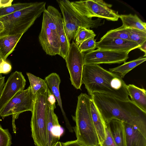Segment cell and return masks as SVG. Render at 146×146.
<instances>
[{
	"label": "cell",
	"mask_w": 146,
	"mask_h": 146,
	"mask_svg": "<svg viewBox=\"0 0 146 146\" xmlns=\"http://www.w3.org/2000/svg\"><path fill=\"white\" fill-rule=\"evenodd\" d=\"M106 136L105 140L100 144V146H117L110 133L105 125Z\"/></svg>",
	"instance_id": "4dcf8cb0"
},
{
	"label": "cell",
	"mask_w": 146,
	"mask_h": 146,
	"mask_svg": "<svg viewBox=\"0 0 146 146\" xmlns=\"http://www.w3.org/2000/svg\"><path fill=\"white\" fill-rule=\"evenodd\" d=\"M131 100L143 112L146 113V91L133 84L127 85Z\"/></svg>",
	"instance_id": "d6986e66"
},
{
	"label": "cell",
	"mask_w": 146,
	"mask_h": 146,
	"mask_svg": "<svg viewBox=\"0 0 146 146\" xmlns=\"http://www.w3.org/2000/svg\"><path fill=\"white\" fill-rule=\"evenodd\" d=\"M23 34L7 35L0 37V55L6 60L8 56L14 50Z\"/></svg>",
	"instance_id": "ac0fdd59"
},
{
	"label": "cell",
	"mask_w": 146,
	"mask_h": 146,
	"mask_svg": "<svg viewBox=\"0 0 146 146\" xmlns=\"http://www.w3.org/2000/svg\"><path fill=\"white\" fill-rule=\"evenodd\" d=\"M130 40L139 46L146 41V32L138 29L129 28Z\"/></svg>",
	"instance_id": "83f0119b"
},
{
	"label": "cell",
	"mask_w": 146,
	"mask_h": 146,
	"mask_svg": "<svg viewBox=\"0 0 146 146\" xmlns=\"http://www.w3.org/2000/svg\"><path fill=\"white\" fill-rule=\"evenodd\" d=\"M129 52L97 49L84 54V64H120L128 58Z\"/></svg>",
	"instance_id": "8fae6325"
},
{
	"label": "cell",
	"mask_w": 146,
	"mask_h": 146,
	"mask_svg": "<svg viewBox=\"0 0 146 146\" xmlns=\"http://www.w3.org/2000/svg\"><path fill=\"white\" fill-rule=\"evenodd\" d=\"M13 0H0V8L5 7L12 5Z\"/></svg>",
	"instance_id": "e575fe53"
},
{
	"label": "cell",
	"mask_w": 146,
	"mask_h": 146,
	"mask_svg": "<svg viewBox=\"0 0 146 146\" xmlns=\"http://www.w3.org/2000/svg\"><path fill=\"white\" fill-rule=\"evenodd\" d=\"M54 110L51 105L46 102V146H52L58 141L64 132L63 129L59 123Z\"/></svg>",
	"instance_id": "4fadbf2b"
},
{
	"label": "cell",
	"mask_w": 146,
	"mask_h": 146,
	"mask_svg": "<svg viewBox=\"0 0 146 146\" xmlns=\"http://www.w3.org/2000/svg\"><path fill=\"white\" fill-rule=\"evenodd\" d=\"M33 3H17L3 8H0V17H3L31 5Z\"/></svg>",
	"instance_id": "4316f807"
},
{
	"label": "cell",
	"mask_w": 146,
	"mask_h": 146,
	"mask_svg": "<svg viewBox=\"0 0 146 146\" xmlns=\"http://www.w3.org/2000/svg\"><path fill=\"white\" fill-rule=\"evenodd\" d=\"M44 80L48 88L57 101L58 105L60 108L65 119L67 128L70 127L71 126L66 117L62 106L59 91V85L61 80L59 75L56 73H52L46 77Z\"/></svg>",
	"instance_id": "e0dca14e"
},
{
	"label": "cell",
	"mask_w": 146,
	"mask_h": 146,
	"mask_svg": "<svg viewBox=\"0 0 146 146\" xmlns=\"http://www.w3.org/2000/svg\"><path fill=\"white\" fill-rule=\"evenodd\" d=\"M4 27L2 22L0 21V34L3 31Z\"/></svg>",
	"instance_id": "74e56055"
},
{
	"label": "cell",
	"mask_w": 146,
	"mask_h": 146,
	"mask_svg": "<svg viewBox=\"0 0 146 146\" xmlns=\"http://www.w3.org/2000/svg\"><path fill=\"white\" fill-rule=\"evenodd\" d=\"M90 96L81 93L78 97L76 110L73 119V127L76 140L85 146H100L97 132L91 116Z\"/></svg>",
	"instance_id": "3957f363"
},
{
	"label": "cell",
	"mask_w": 146,
	"mask_h": 146,
	"mask_svg": "<svg viewBox=\"0 0 146 146\" xmlns=\"http://www.w3.org/2000/svg\"><path fill=\"white\" fill-rule=\"evenodd\" d=\"M96 35L92 30L84 27H80L78 29L75 37V43L78 46L86 40L92 37H95Z\"/></svg>",
	"instance_id": "484cf974"
},
{
	"label": "cell",
	"mask_w": 146,
	"mask_h": 146,
	"mask_svg": "<svg viewBox=\"0 0 146 146\" xmlns=\"http://www.w3.org/2000/svg\"><path fill=\"white\" fill-rule=\"evenodd\" d=\"M46 97L47 103L52 106L54 109L56 108V99L48 87L46 91Z\"/></svg>",
	"instance_id": "d6a6232c"
},
{
	"label": "cell",
	"mask_w": 146,
	"mask_h": 146,
	"mask_svg": "<svg viewBox=\"0 0 146 146\" xmlns=\"http://www.w3.org/2000/svg\"><path fill=\"white\" fill-rule=\"evenodd\" d=\"M139 46L136 43L119 38H103L96 42L98 49L115 51H128L138 48Z\"/></svg>",
	"instance_id": "5bb4252c"
},
{
	"label": "cell",
	"mask_w": 146,
	"mask_h": 146,
	"mask_svg": "<svg viewBox=\"0 0 146 146\" xmlns=\"http://www.w3.org/2000/svg\"><path fill=\"white\" fill-rule=\"evenodd\" d=\"M26 83V80L22 72L16 71L11 74L0 96V112L19 92L24 90Z\"/></svg>",
	"instance_id": "7c38bea8"
},
{
	"label": "cell",
	"mask_w": 146,
	"mask_h": 146,
	"mask_svg": "<svg viewBox=\"0 0 146 146\" xmlns=\"http://www.w3.org/2000/svg\"><path fill=\"white\" fill-rule=\"evenodd\" d=\"M46 2H33L30 6L11 14L0 17L4 27L0 37L7 35H23L33 25L46 9Z\"/></svg>",
	"instance_id": "277c9868"
},
{
	"label": "cell",
	"mask_w": 146,
	"mask_h": 146,
	"mask_svg": "<svg viewBox=\"0 0 146 146\" xmlns=\"http://www.w3.org/2000/svg\"><path fill=\"white\" fill-rule=\"evenodd\" d=\"M90 96L104 121L117 119L137 127L146 134V113L131 100H123L98 93Z\"/></svg>",
	"instance_id": "6da1fadb"
},
{
	"label": "cell",
	"mask_w": 146,
	"mask_h": 146,
	"mask_svg": "<svg viewBox=\"0 0 146 146\" xmlns=\"http://www.w3.org/2000/svg\"><path fill=\"white\" fill-rule=\"evenodd\" d=\"M2 58H1V56L0 55V63L2 60ZM3 77L2 76V74H0V78H2Z\"/></svg>",
	"instance_id": "ab89813d"
},
{
	"label": "cell",
	"mask_w": 146,
	"mask_h": 146,
	"mask_svg": "<svg viewBox=\"0 0 146 146\" xmlns=\"http://www.w3.org/2000/svg\"><path fill=\"white\" fill-rule=\"evenodd\" d=\"M96 40L94 39V37H93L83 42L78 47L80 50L83 53L94 50L96 48Z\"/></svg>",
	"instance_id": "f1b7e54d"
},
{
	"label": "cell",
	"mask_w": 146,
	"mask_h": 146,
	"mask_svg": "<svg viewBox=\"0 0 146 146\" xmlns=\"http://www.w3.org/2000/svg\"><path fill=\"white\" fill-rule=\"evenodd\" d=\"M5 77L0 78V96L5 85Z\"/></svg>",
	"instance_id": "d590c367"
},
{
	"label": "cell",
	"mask_w": 146,
	"mask_h": 146,
	"mask_svg": "<svg viewBox=\"0 0 146 146\" xmlns=\"http://www.w3.org/2000/svg\"><path fill=\"white\" fill-rule=\"evenodd\" d=\"M11 136L8 129H3L0 124V146H10Z\"/></svg>",
	"instance_id": "f546056e"
},
{
	"label": "cell",
	"mask_w": 146,
	"mask_h": 146,
	"mask_svg": "<svg viewBox=\"0 0 146 146\" xmlns=\"http://www.w3.org/2000/svg\"><path fill=\"white\" fill-rule=\"evenodd\" d=\"M82 83L88 94L98 93L123 100H129L127 85L117 74L108 71L98 64L84 65Z\"/></svg>",
	"instance_id": "7a4b0ae2"
},
{
	"label": "cell",
	"mask_w": 146,
	"mask_h": 146,
	"mask_svg": "<svg viewBox=\"0 0 146 146\" xmlns=\"http://www.w3.org/2000/svg\"><path fill=\"white\" fill-rule=\"evenodd\" d=\"M74 8L80 13L86 17H93L116 21L119 15L110 8L112 6L102 0H81L70 2Z\"/></svg>",
	"instance_id": "ba28073f"
},
{
	"label": "cell",
	"mask_w": 146,
	"mask_h": 146,
	"mask_svg": "<svg viewBox=\"0 0 146 146\" xmlns=\"http://www.w3.org/2000/svg\"><path fill=\"white\" fill-rule=\"evenodd\" d=\"M58 31L60 45L59 55L65 60L68 53L70 43L66 33L62 17L59 22Z\"/></svg>",
	"instance_id": "603a6c76"
},
{
	"label": "cell",
	"mask_w": 146,
	"mask_h": 146,
	"mask_svg": "<svg viewBox=\"0 0 146 146\" xmlns=\"http://www.w3.org/2000/svg\"><path fill=\"white\" fill-rule=\"evenodd\" d=\"M84 55L73 40L70 43L68 53L65 60L72 84L77 89L81 90L82 84Z\"/></svg>",
	"instance_id": "30bf717a"
},
{
	"label": "cell",
	"mask_w": 146,
	"mask_h": 146,
	"mask_svg": "<svg viewBox=\"0 0 146 146\" xmlns=\"http://www.w3.org/2000/svg\"><path fill=\"white\" fill-rule=\"evenodd\" d=\"M144 52L145 53V55L144 57H146V41L145 42L143 43L138 48Z\"/></svg>",
	"instance_id": "8d00e7d4"
},
{
	"label": "cell",
	"mask_w": 146,
	"mask_h": 146,
	"mask_svg": "<svg viewBox=\"0 0 146 146\" xmlns=\"http://www.w3.org/2000/svg\"><path fill=\"white\" fill-rule=\"evenodd\" d=\"M129 28L122 26L108 31L101 38H119L130 40Z\"/></svg>",
	"instance_id": "d4e9b609"
},
{
	"label": "cell",
	"mask_w": 146,
	"mask_h": 146,
	"mask_svg": "<svg viewBox=\"0 0 146 146\" xmlns=\"http://www.w3.org/2000/svg\"><path fill=\"white\" fill-rule=\"evenodd\" d=\"M104 122L117 146H126L124 122L112 119Z\"/></svg>",
	"instance_id": "9a60e30c"
},
{
	"label": "cell",
	"mask_w": 146,
	"mask_h": 146,
	"mask_svg": "<svg viewBox=\"0 0 146 146\" xmlns=\"http://www.w3.org/2000/svg\"><path fill=\"white\" fill-rule=\"evenodd\" d=\"M46 90H40L35 94L31 111V135L36 146H46Z\"/></svg>",
	"instance_id": "52a82bcc"
},
{
	"label": "cell",
	"mask_w": 146,
	"mask_h": 146,
	"mask_svg": "<svg viewBox=\"0 0 146 146\" xmlns=\"http://www.w3.org/2000/svg\"><path fill=\"white\" fill-rule=\"evenodd\" d=\"M12 66L6 60L2 59L0 63V74H7L11 72Z\"/></svg>",
	"instance_id": "1f68e13d"
},
{
	"label": "cell",
	"mask_w": 146,
	"mask_h": 146,
	"mask_svg": "<svg viewBox=\"0 0 146 146\" xmlns=\"http://www.w3.org/2000/svg\"><path fill=\"white\" fill-rule=\"evenodd\" d=\"M27 75L30 82V86L34 97L38 91L42 90H47L48 87L44 80L30 73L27 72Z\"/></svg>",
	"instance_id": "cb8c5ba5"
},
{
	"label": "cell",
	"mask_w": 146,
	"mask_h": 146,
	"mask_svg": "<svg viewBox=\"0 0 146 146\" xmlns=\"http://www.w3.org/2000/svg\"><path fill=\"white\" fill-rule=\"evenodd\" d=\"M52 146H62L61 143L58 141L54 144Z\"/></svg>",
	"instance_id": "f35d334b"
},
{
	"label": "cell",
	"mask_w": 146,
	"mask_h": 146,
	"mask_svg": "<svg viewBox=\"0 0 146 146\" xmlns=\"http://www.w3.org/2000/svg\"><path fill=\"white\" fill-rule=\"evenodd\" d=\"M126 146H146V134L133 125L124 122Z\"/></svg>",
	"instance_id": "2e32d148"
},
{
	"label": "cell",
	"mask_w": 146,
	"mask_h": 146,
	"mask_svg": "<svg viewBox=\"0 0 146 146\" xmlns=\"http://www.w3.org/2000/svg\"><path fill=\"white\" fill-rule=\"evenodd\" d=\"M122 26L126 28L138 29L146 32V23L136 15H119Z\"/></svg>",
	"instance_id": "44dd1931"
},
{
	"label": "cell",
	"mask_w": 146,
	"mask_h": 146,
	"mask_svg": "<svg viewBox=\"0 0 146 146\" xmlns=\"http://www.w3.org/2000/svg\"><path fill=\"white\" fill-rule=\"evenodd\" d=\"M63 16L65 31L70 42L75 40L78 29L81 27L87 29L96 28L103 25L102 19L93 20L82 15L72 6L68 0L56 1Z\"/></svg>",
	"instance_id": "8992f818"
},
{
	"label": "cell",
	"mask_w": 146,
	"mask_h": 146,
	"mask_svg": "<svg viewBox=\"0 0 146 146\" xmlns=\"http://www.w3.org/2000/svg\"><path fill=\"white\" fill-rule=\"evenodd\" d=\"M90 107L92 120L100 144L104 141L106 137L105 123L91 98L90 101Z\"/></svg>",
	"instance_id": "ffe728a7"
},
{
	"label": "cell",
	"mask_w": 146,
	"mask_h": 146,
	"mask_svg": "<svg viewBox=\"0 0 146 146\" xmlns=\"http://www.w3.org/2000/svg\"><path fill=\"white\" fill-rule=\"evenodd\" d=\"M146 60V57H141L128 62H125L117 67L110 68L109 71L117 74L122 78L127 74Z\"/></svg>",
	"instance_id": "7402d4cb"
},
{
	"label": "cell",
	"mask_w": 146,
	"mask_h": 146,
	"mask_svg": "<svg viewBox=\"0 0 146 146\" xmlns=\"http://www.w3.org/2000/svg\"><path fill=\"white\" fill-rule=\"evenodd\" d=\"M34 101V97L29 86L27 89L19 92L0 112V116L3 118L12 115V125L15 133H16L15 120L22 112L31 111Z\"/></svg>",
	"instance_id": "9c48e42d"
},
{
	"label": "cell",
	"mask_w": 146,
	"mask_h": 146,
	"mask_svg": "<svg viewBox=\"0 0 146 146\" xmlns=\"http://www.w3.org/2000/svg\"><path fill=\"white\" fill-rule=\"evenodd\" d=\"M62 17L61 14L58 10L51 5L48 6L43 12L38 40L43 50L50 56L60 54L58 25Z\"/></svg>",
	"instance_id": "5b68a950"
},
{
	"label": "cell",
	"mask_w": 146,
	"mask_h": 146,
	"mask_svg": "<svg viewBox=\"0 0 146 146\" xmlns=\"http://www.w3.org/2000/svg\"><path fill=\"white\" fill-rule=\"evenodd\" d=\"M62 146H85L76 140L61 143Z\"/></svg>",
	"instance_id": "836d02e7"
}]
</instances>
